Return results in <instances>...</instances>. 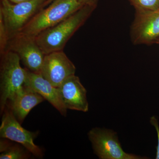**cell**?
<instances>
[{
	"label": "cell",
	"instance_id": "3957f363",
	"mask_svg": "<svg viewBox=\"0 0 159 159\" xmlns=\"http://www.w3.org/2000/svg\"><path fill=\"white\" fill-rule=\"evenodd\" d=\"M1 56L0 109L2 114L9 102L24 86L26 70L21 66L20 59L16 53L8 50Z\"/></svg>",
	"mask_w": 159,
	"mask_h": 159
},
{
	"label": "cell",
	"instance_id": "9c48e42d",
	"mask_svg": "<svg viewBox=\"0 0 159 159\" xmlns=\"http://www.w3.org/2000/svg\"><path fill=\"white\" fill-rule=\"evenodd\" d=\"M76 67L63 51L45 55L40 74L52 85L58 88L66 79L75 75Z\"/></svg>",
	"mask_w": 159,
	"mask_h": 159
},
{
	"label": "cell",
	"instance_id": "30bf717a",
	"mask_svg": "<svg viewBox=\"0 0 159 159\" xmlns=\"http://www.w3.org/2000/svg\"><path fill=\"white\" fill-rule=\"evenodd\" d=\"M26 76L24 85L40 95L53 107L66 116L67 109L63 102L58 88L52 85L40 74L31 72L26 69Z\"/></svg>",
	"mask_w": 159,
	"mask_h": 159
},
{
	"label": "cell",
	"instance_id": "8992f818",
	"mask_svg": "<svg viewBox=\"0 0 159 159\" xmlns=\"http://www.w3.org/2000/svg\"><path fill=\"white\" fill-rule=\"evenodd\" d=\"M2 114L0 126L1 138L20 144L35 157H42V150L34 143L38 132L30 131L23 128L8 107L6 106Z\"/></svg>",
	"mask_w": 159,
	"mask_h": 159
},
{
	"label": "cell",
	"instance_id": "277c9868",
	"mask_svg": "<svg viewBox=\"0 0 159 159\" xmlns=\"http://www.w3.org/2000/svg\"><path fill=\"white\" fill-rule=\"evenodd\" d=\"M49 1L29 0L13 3L8 0H1L0 13L2 16L9 39L20 33L39 11L48 6Z\"/></svg>",
	"mask_w": 159,
	"mask_h": 159
},
{
	"label": "cell",
	"instance_id": "d6986e66",
	"mask_svg": "<svg viewBox=\"0 0 159 159\" xmlns=\"http://www.w3.org/2000/svg\"><path fill=\"white\" fill-rule=\"evenodd\" d=\"M53 1H54V0H49L48 2V5H50V4H51Z\"/></svg>",
	"mask_w": 159,
	"mask_h": 159
},
{
	"label": "cell",
	"instance_id": "52a82bcc",
	"mask_svg": "<svg viewBox=\"0 0 159 159\" xmlns=\"http://www.w3.org/2000/svg\"><path fill=\"white\" fill-rule=\"evenodd\" d=\"M8 50L18 55L26 69L40 74L45 54L38 44L35 38L18 33L9 38Z\"/></svg>",
	"mask_w": 159,
	"mask_h": 159
},
{
	"label": "cell",
	"instance_id": "ffe728a7",
	"mask_svg": "<svg viewBox=\"0 0 159 159\" xmlns=\"http://www.w3.org/2000/svg\"><path fill=\"white\" fill-rule=\"evenodd\" d=\"M155 43L159 44V39L157 40L156 42Z\"/></svg>",
	"mask_w": 159,
	"mask_h": 159
},
{
	"label": "cell",
	"instance_id": "2e32d148",
	"mask_svg": "<svg viewBox=\"0 0 159 159\" xmlns=\"http://www.w3.org/2000/svg\"><path fill=\"white\" fill-rule=\"evenodd\" d=\"M150 123L155 127L156 129L158 138V145L157 147V159H159V126L157 120L155 116H152L150 119Z\"/></svg>",
	"mask_w": 159,
	"mask_h": 159
},
{
	"label": "cell",
	"instance_id": "4fadbf2b",
	"mask_svg": "<svg viewBox=\"0 0 159 159\" xmlns=\"http://www.w3.org/2000/svg\"><path fill=\"white\" fill-rule=\"evenodd\" d=\"M29 151L25 150L23 147L18 145H12L9 143L7 148L1 152V159H25L30 156Z\"/></svg>",
	"mask_w": 159,
	"mask_h": 159
},
{
	"label": "cell",
	"instance_id": "ac0fdd59",
	"mask_svg": "<svg viewBox=\"0 0 159 159\" xmlns=\"http://www.w3.org/2000/svg\"><path fill=\"white\" fill-rule=\"evenodd\" d=\"M9 2L13 3H17L21 2H25V1H29V0H8Z\"/></svg>",
	"mask_w": 159,
	"mask_h": 159
},
{
	"label": "cell",
	"instance_id": "8fae6325",
	"mask_svg": "<svg viewBox=\"0 0 159 159\" xmlns=\"http://www.w3.org/2000/svg\"><path fill=\"white\" fill-rule=\"evenodd\" d=\"M63 102L67 109L87 112L89 103L87 91L79 77L73 75L66 79L59 87Z\"/></svg>",
	"mask_w": 159,
	"mask_h": 159
},
{
	"label": "cell",
	"instance_id": "6da1fadb",
	"mask_svg": "<svg viewBox=\"0 0 159 159\" xmlns=\"http://www.w3.org/2000/svg\"><path fill=\"white\" fill-rule=\"evenodd\" d=\"M97 6L84 5L79 10L56 25L43 31L35 37L45 54L63 51L69 39L84 25Z\"/></svg>",
	"mask_w": 159,
	"mask_h": 159
},
{
	"label": "cell",
	"instance_id": "ba28073f",
	"mask_svg": "<svg viewBox=\"0 0 159 159\" xmlns=\"http://www.w3.org/2000/svg\"><path fill=\"white\" fill-rule=\"evenodd\" d=\"M130 36L134 45L155 43L159 39V9L135 10L130 28Z\"/></svg>",
	"mask_w": 159,
	"mask_h": 159
},
{
	"label": "cell",
	"instance_id": "7a4b0ae2",
	"mask_svg": "<svg viewBox=\"0 0 159 159\" xmlns=\"http://www.w3.org/2000/svg\"><path fill=\"white\" fill-rule=\"evenodd\" d=\"M83 6L77 0H54L48 8L39 11L20 33L35 38L43 31L59 24Z\"/></svg>",
	"mask_w": 159,
	"mask_h": 159
},
{
	"label": "cell",
	"instance_id": "5bb4252c",
	"mask_svg": "<svg viewBox=\"0 0 159 159\" xmlns=\"http://www.w3.org/2000/svg\"><path fill=\"white\" fill-rule=\"evenodd\" d=\"M135 10L155 11L159 9V0H127Z\"/></svg>",
	"mask_w": 159,
	"mask_h": 159
},
{
	"label": "cell",
	"instance_id": "7c38bea8",
	"mask_svg": "<svg viewBox=\"0 0 159 159\" xmlns=\"http://www.w3.org/2000/svg\"><path fill=\"white\" fill-rule=\"evenodd\" d=\"M45 99L40 95L24 85L9 102V108L20 124L32 109Z\"/></svg>",
	"mask_w": 159,
	"mask_h": 159
},
{
	"label": "cell",
	"instance_id": "9a60e30c",
	"mask_svg": "<svg viewBox=\"0 0 159 159\" xmlns=\"http://www.w3.org/2000/svg\"><path fill=\"white\" fill-rule=\"evenodd\" d=\"M9 37L2 15L0 13V53L1 55L7 51Z\"/></svg>",
	"mask_w": 159,
	"mask_h": 159
},
{
	"label": "cell",
	"instance_id": "5b68a950",
	"mask_svg": "<svg viewBox=\"0 0 159 159\" xmlns=\"http://www.w3.org/2000/svg\"><path fill=\"white\" fill-rule=\"evenodd\" d=\"M89 139L94 153L101 159H146L126 153L121 147L116 133L111 129L95 128L89 131Z\"/></svg>",
	"mask_w": 159,
	"mask_h": 159
},
{
	"label": "cell",
	"instance_id": "e0dca14e",
	"mask_svg": "<svg viewBox=\"0 0 159 159\" xmlns=\"http://www.w3.org/2000/svg\"><path fill=\"white\" fill-rule=\"evenodd\" d=\"M83 5H95L97 6L98 0H77Z\"/></svg>",
	"mask_w": 159,
	"mask_h": 159
}]
</instances>
